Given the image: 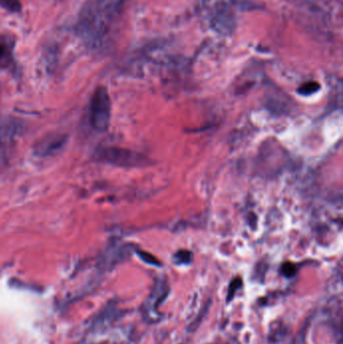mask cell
I'll use <instances>...</instances> for the list:
<instances>
[{
	"instance_id": "6",
	"label": "cell",
	"mask_w": 343,
	"mask_h": 344,
	"mask_svg": "<svg viewBox=\"0 0 343 344\" xmlns=\"http://www.w3.org/2000/svg\"><path fill=\"white\" fill-rule=\"evenodd\" d=\"M68 136L62 133H50L40 139L34 146V153L38 157H53L65 149Z\"/></svg>"
},
{
	"instance_id": "5",
	"label": "cell",
	"mask_w": 343,
	"mask_h": 344,
	"mask_svg": "<svg viewBox=\"0 0 343 344\" xmlns=\"http://www.w3.org/2000/svg\"><path fill=\"white\" fill-rule=\"evenodd\" d=\"M169 294V287L165 280H157L148 299L145 301L142 313L143 317L148 322L159 321L161 315L158 311L160 305L165 301Z\"/></svg>"
},
{
	"instance_id": "4",
	"label": "cell",
	"mask_w": 343,
	"mask_h": 344,
	"mask_svg": "<svg viewBox=\"0 0 343 344\" xmlns=\"http://www.w3.org/2000/svg\"><path fill=\"white\" fill-rule=\"evenodd\" d=\"M111 120V99L108 90L99 87L94 92L90 103V123L98 132H105Z\"/></svg>"
},
{
	"instance_id": "14",
	"label": "cell",
	"mask_w": 343,
	"mask_h": 344,
	"mask_svg": "<svg viewBox=\"0 0 343 344\" xmlns=\"http://www.w3.org/2000/svg\"><path fill=\"white\" fill-rule=\"evenodd\" d=\"M137 255L139 256V258L146 264L151 265V266H155V267H160L161 266V262L156 258L155 256H153L150 253L144 252V251H137Z\"/></svg>"
},
{
	"instance_id": "1",
	"label": "cell",
	"mask_w": 343,
	"mask_h": 344,
	"mask_svg": "<svg viewBox=\"0 0 343 344\" xmlns=\"http://www.w3.org/2000/svg\"><path fill=\"white\" fill-rule=\"evenodd\" d=\"M127 0H90L84 6L76 31L86 42L100 44L106 37L109 25L121 13Z\"/></svg>"
},
{
	"instance_id": "16",
	"label": "cell",
	"mask_w": 343,
	"mask_h": 344,
	"mask_svg": "<svg viewBox=\"0 0 343 344\" xmlns=\"http://www.w3.org/2000/svg\"><path fill=\"white\" fill-rule=\"evenodd\" d=\"M208 308H209V303L206 304L200 311V313H198V315L196 316V318L194 320V322L190 325L189 327V331H196V328L200 325V323L202 322L203 320V317L205 315V313H207V311H208Z\"/></svg>"
},
{
	"instance_id": "17",
	"label": "cell",
	"mask_w": 343,
	"mask_h": 344,
	"mask_svg": "<svg viewBox=\"0 0 343 344\" xmlns=\"http://www.w3.org/2000/svg\"><path fill=\"white\" fill-rule=\"evenodd\" d=\"M296 271H297L296 266L293 263H290V262L284 263L282 265V267H281V272H282V274L285 277H288V278L293 277L296 274Z\"/></svg>"
},
{
	"instance_id": "9",
	"label": "cell",
	"mask_w": 343,
	"mask_h": 344,
	"mask_svg": "<svg viewBox=\"0 0 343 344\" xmlns=\"http://www.w3.org/2000/svg\"><path fill=\"white\" fill-rule=\"evenodd\" d=\"M286 335V327L281 322H275L270 329L269 339L272 343H279L284 339Z\"/></svg>"
},
{
	"instance_id": "11",
	"label": "cell",
	"mask_w": 343,
	"mask_h": 344,
	"mask_svg": "<svg viewBox=\"0 0 343 344\" xmlns=\"http://www.w3.org/2000/svg\"><path fill=\"white\" fill-rule=\"evenodd\" d=\"M11 57V49L7 43L0 40V66L5 67L9 64Z\"/></svg>"
},
{
	"instance_id": "10",
	"label": "cell",
	"mask_w": 343,
	"mask_h": 344,
	"mask_svg": "<svg viewBox=\"0 0 343 344\" xmlns=\"http://www.w3.org/2000/svg\"><path fill=\"white\" fill-rule=\"evenodd\" d=\"M194 260V255L187 249H179L173 256V262L176 265H190Z\"/></svg>"
},
{
	"instance_id": "8",
	"label": "cell",
	"mask_w": 343,
	"mask_h": 344,
	"mask_svg": "<svg viewBox=\"0 0 343 344\" xmlns=\"http://www.w3.org/2000/svg\"><path fill=\"white\" fill-rule=\"evenodd\" d=\"M121 315H122V311L118 309L115 304L108 305L95 318H94L91 324V330L98 331L99 329H102L108 326L109 324H111L114 320L118 319Z\"/></svg>"
},
{
	"instance_id": "3",
	"label": "cell",
	"mask_w": 343,
	"mask_h": 344,
	"mask_svg": "<svg viewBox=\"0 0 343 344\" xmlns=\"http://www.w3.org/2000/svg\"><path fill=\"white\" fill-rule=\"evenodd\" d=\"M204 9L212 29L222 34L231 33L235 25L231 0H205Z\"/></svg>"
},
{
	"instance_id": "12",
	"label": "cell",
	"mask_w": 343,
	"mask_h": 344,
	"mask_svg": "<svg viewBox=\"0 0 343 344\" xmlns=\"http://www.w3.org/2000/svg\"><path fill=\"white\" fill-rule=\"evenodd\" d=\"M320 90V84L317 82H307L305 84H303L298 90L297 93L301 96H310L312 94L316 93L317 91Z\"/></svg>"
},
{
	"instance_id": "7",
	"label": "cell",
	"mask_w": 343,
	"mask_h": 344,
	"mask_svg": "<svg viewBox=\"0 0 343 344\" xmlns=\"http://www.w3.org/2000/svg\"><path fill=\"white\" fill-rule=\"evenodd\" d=\"M24 125L19 119L13 117L0 118V147L10 146L23 132Z\"/></svg>"
},
{
	"instance_id": "2",
	"label": "cell",
	"mask_w": 343,
	"mask_h": 344,
	"mask_svg": "<svg viewBox=\"0 0 343 344\" xmlns=\"http://www.w3.org/2000/svg\"><path fill=\"white\" fill-rule=\"evenodd\" d=\"M94 158L98 162L127 168L150 165V160L143 154L127 148L115 146L99 147L94 153Z\"/></svg>"
},
{
	"instance_id": "13",
	"label": "cell",
	"mask_w": 343,
	"mask_h": 344,
	"mask_svg": "<svg viewBox=\"0 0 343 344\" xmlns=\"http://www.w3.org/2000/svg\"><path fill=\"white\" fill-rule=\"evenodd\" d=\"M0 7L9 12H19L21 10L20 0H0Z\"/></svg>"
},
{
	"instance_id": "15",
	"label": "cell",
	"mask_w": 343,
	"mask_h": 344,
	"mask_svg": "<svg viewBox=\"0 0 343 344\" xmlns=\"http://www.w3.org/2000/svg\"><path fill=\"white\" fill-rule=\"evenodd\" d=\"M242 285H243V281L240 277H237L232 281L230 286H229V290H228V296H227L228 302H230L234 299L237 291L242 287Z\"/></svg>"
}]
</instances>
